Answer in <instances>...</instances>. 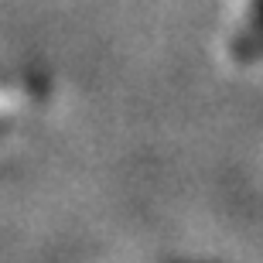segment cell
Listing matches in <instances>:
<instances>
[{
    "label": "cell",
    "mask_w": 263,
    "mask_h": 263,
    "mask_svg": "<svg viewBox=\"0 0 263 263\" xmlns=\"http://www.w3.org/2000/svg\"><path fill=\"white\" fill-rule=\"evenodd\" d=\"M233 59L236 62L263 59V0H253L246 10V24L233 38Z\"/></svg>",
    "instance_id": "cell-1"
}]
</instances>
